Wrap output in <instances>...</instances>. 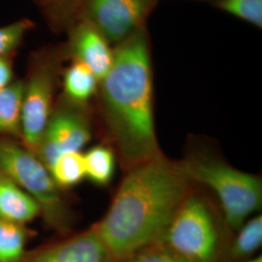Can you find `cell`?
I'll return each mask as SVG.
<instances>
[{
  "instance_id": "cell-6",
  "label": "cell",
  "mask_w": 262,
  "mask_h": 262,
  "mask_svg": "<svg viewBox=\"0 0 262 262\" xmlns=\"http://www.w3.org/2000/svg\"><path fill=\"white\" fill-rule=\"evenodd\" d=\"M0 174L37 201L48 223L66 231L68 220L59 189L37 155L14 142L0 139Z\"/></svg>"
},
{
  "instance_id": "cell-5",
  "label": "cell",
  "mask_w": 262,
  "mask_h": 262,
  "mask_svg": "<svg viewBox=\"0 0 262 262\" xmlns=\"http://www.w3.org/2000/svg\"><path fill=\"white\" fill-rule=\"evenodd\" d=\"M62 47H48L32 54L28 80L25 82L20 136L26 148L36 152L54 111L56 81L66 60Z\"/></svg>"
},
{
  "instance_id": "cell-9",
  "label": "cell",
  "mask_w": 262,
  "mask_h": 262,
  "mask_svg": "<svg viewBox=\"0 0 262 262\" xmlns=\"http://www.w3.org/2000/svg\"><path fill=\"white\" fill-rule=\"evenodd\" d=\"M66 33L67 41L61 46L66 59L82 62L99 82L103 80L112 67L114 47L84 20H77Z\"/></svg>"
},
{
  "instance_id": "cell-15",
  "label": "cell",
  "mask_w": 262,
  "mask_h": 262,
  "mask_svg": "<svg viewBox=\"0 0 262 262\" xmlns=\"http://www.w3.org/2000/svg\"><path fill=\"white\" fill-rule=\"evenodd\" d=\"M49 27L56 33L66 32L78 19L82 0H35Z\"/></svg>"
},
{
  "instance_id": "cell-18",
  "label": "cell",
  "mask_w": 262,
  "mask_h": 262,
  "mask_svg": "<svg viewBox=\"0 0 262 262\" xmlns=\"http://www.w3.org/2000/svg\"><path fill=\"white\" fill-rule=\"evenodd\" d=\"M28 234L24 225L0 220V262H21Z\"/></svg>"
},
{
  "instance_id": "cell-13",
  "label": "cell",
  "mask_w": 262,
  "mask_h": 262,
  "mask_svg": "<svg viewBox=\"0 0 262 262\" xmlns=\"http://www.w3.org/2000/svg\"><path fill=\"white\" fill-rule=\"evenodd\" d=\"M25 81H13L0 90V133L20 136Z\"/></svg>"
},
{
  "instance_id": "cell-7",
  "label": "cell",
  "mask_w": 262,
  "mask_h": 262,
  "mask_svg": "<svg viewBox=\"0 0 262 262\" xmlns=\"http://www.w3.org/2000/svg\"><path fill=\"white\" fill-rule=\"evenodd\" d=\"M159 0H82L78 19L94 27L113 47L147 28Z\"/></svg>"
},
{
  "instance_id": "cell-1",
  "label": "cell",
  "mask_w": 262,
  "mask_h": 262,
  "mask_svg": "<svg viewBox=\"0 0 262 262\" xmlns=\"http://www.w3.org/2000/svg\"><path fill=\"white\" fill-rule=\"evenodd\" d=\"M126 172L106 215L94 225L116 262L158 241L191 192L183 162L162 154Z\"/></svg>"
},
{
  "instance_id": "cell-19",
  "label": "cell",
  "mask_w": 262,
  "mask_h": 262,
  "mask_svg": "<svg viewBox=\"0 0 262 262\" xmlns=\"http://www.w3.org/2000/svg\"><path fill=\"white\" fill-rule=\"evenodd\" d=\"M117 262H194L166 244L156 241L148 244Z\"/></svg>"
},
{
  "instance_id": "cell-11",
  "label": "cell",
  "mask_w": 262,
  "mask_h": 262,
  "mask_svg": "<svg viewBox=\"0 0 262 262\" xmlns=\"http://www.w3.org/2000/svg\"><path fill=\"white\" fill-rule=\"evenodd\" d=\"M41 214L37 201L13 181L0 174V220L24 225Z\"/></svg>"
},
{
  "instance_id": "cell-24",
  "label": "cell",
  "mask_w": 262,
  "mask_h": 262,
  "mask_svg": "<svg viewBox=\"0 0 262 262\" xmlns=\"http://www.w3.org/2000/svg\"><path fill=\"white\" fill-rule=\"evenodd\" d=\"M199 1H210V2H215V0H199Z\"/></svg>"
},
{
  "instance_id": "cell-8",
  "label": "cell",
  "mask_w": 262,
  "mask_h": 262,
  "mask_svg": "<svg viewBox=\"0 0 262 262\" xmlns=\"http://www.w3.org/2000/svg\"><path fill=\"white\" fill-rule=\"evenodd\" d=\"M63 100L54 108L35 152L48 169L60 155L80 151L92 137L84 106Z\"/></svg>"
},
{
  "instance_id": "cell-22",
  "label": "cell",
  "mask_w": 262,
  "mask_h": 262,
  "mask_svg": "<svg viewBox=\"0 0 262 262\" xmlns=\"http://www.w3.org/2000/svg\"><path fill=\"white\" fill-rule=\"evenodd\" d=\"M13 82V66L11 57L0 56V90Z\"/></svg>"
},
{
  "instance_id": "cell-21",
  "label": "cell",
  "mask_w": 262,
  "mask_h": 262,
  "mask_svg": "<svg viewBox=\"0 0 262 262\" xmlns=\"http://www.w3.org/2000/svg\"><path fill=\"white\" fill-rule=\"evenodd\" d=\"M33 27V21L28 19H19L8 26L0 27V56H13Z\"/></svg>"
},
{
  "instance_id": "cell-3",
  "label": "cell",
  "mask_w": 262,
  "mask_h": 262,
  "mask_svg": "<svg viewBox=\"0 0 262 262\" xmlns=\"http://www.w3.org/2000/svg\"><path fill=\"white\" fill-rule=\"evenodd\" d=\"M188 177L211 188L219 198L227 226L237 231L262 206L260 178L217 159L192 158L183 162Z\"/></svg>"
},
{
  "instance_id": "cell-17",
  "label": "cell",
  "mask_w": 262,
  "mask_h": 262,
  "mask_svg": "<svg viewBox=\"0 0 262 262\" xmlns=\"http://www.w3.org/2000/svg\"><path fill=\"white\" fill-rule=\"evenodd\" d=\"M85 177L98 186H106L112 181L116 160L112 150L96 146L84 155Z\"/></svg>"
},
{
  "instance_id": "cell-20",
  "label": "cell",
  "mask_w": 262,
  "mask_h": 262,
  "mask_svg": "<svg viewBox=\"0 0 262 262\" xmlns=\"http://www.w3.org/2000/svg\"><path fill=\"white\" fill-rule=\"evenodd\" d=\"M219 9L262 28V0H215Z\"/></svg>"
},
{
  "instance_id": "cell-12",
  "label": "cell",
  "mask_w": 262,
  "mask_h": 262,
  "mask_svg": "<svg viewBox=\"0 0 262 262\" xmlns=\"http://www.w3.org/2000/svg\"><path fill=\"white\" fill-rule=\"evenodd\" d=\"M69 61L62 74L64 99L70 103L85 106L97 94L99 81L82 62L74 59Z\"/></svg>"
},
{
  "instance_id": "cell-23",
  "label": "cell",
  "mask_w": 262,
  "mask_h": 262,
  "mask_svg": "<svg viewBox=\"0 0 262 262\" xmlns=\"http://www.w3.org/2000/svg\"><path fill=\"white\" fill-rule=\"evenodd\" d=\"M244 262H262V256L259 255V256H256L254 258H250V259Z\"/></svg>"
},
{
  "instance_id": "cell-10",
  "label": "cell",
  "mask_w": 262,
  "mask_h": 262,
  "mask_svg": "<svg viewBox=\"0 0 262 262\" xmlns=\"http://www.w3.org/2000/svg\"><path fill=\"white\" fill-rule=\"evenodd\" d=\"M21 262H116L95 226L26 253Z\"/></svg>"
},
{
  "instance_id": "cell-2",
  "label": "cell",
  "mask_w": 262,
  "mask_h": 262,
  "mask_svg": "<svg viewBox=\"0 0 262 262\" xmlns=\"http://www.w3.org/2000/svg\"><path fill=\"white\" fill-rule=\"evenodd\" d=\"M99 103L126 171L161 154L154 120V74L148 28L114 47L112 67L99 82Z\"/></svg>"
},
{
  "instance_id": "cell-16",
  "label": "cell",
  "mask_w": 262,
  "mask_h": 262,
  "mask_svg": "<svg viewBox=\"0 0 262 262\" xmlns=\"http://www.w3.org/2000/svg\"><path fill=\"white\" fill-rule=\"evenodd\" d=\"M49 171L57 187H73L85 177L84 155L80 151L64 152L53 162Z\"/></svg>"
},
{
  "instance_id": "cell-14",
  "label": "cell",
  "mask_w": 262,
  "mask_h": 262,
  "mask_svg": "<svg viewBox=\"0 0 262 262\" xmlns=\"http://www.w3.org/2000/svg\"><path fill=\"white\" fill-rule=\"evenodd\" d=\"M237 231L234 240L228 245L225 262L246 261L261 247V215L247 220Z\"/></svg>"
},
{
  "instance_id": "cell-4",
  "label": "cell",
  "mask_w": 262,
  "mask_h": 262,
  "mask_svg": "<svg viewBox=\"0 0 262 262\" xmlns=\"http://www.w3.org/2000/svg\"><path fill=\"white\" fill-rule=\"evenodd\" d=\"M158 241L194 262H225L228 248L209 204L192 192L179 207Z\"/></svg>"
}]
</instances>
